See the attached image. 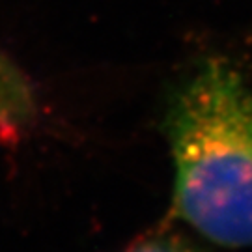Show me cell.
I'll return each mask as SVG.
<instances>
[{"mask_svg": "<svg viewBox=\"0 0 252 252\" xmlns=\"http://www.w3.org/2000/svg\"><path fill=\"white\" fill-rule=\"evenodd\" d=\"M164 131L176 217L219 247H252V75L204 60L174 92Z\"/></svg>", "mask_w": 252, "mask_h": 252, "instance_id": "cell-1", "label": "cell"}, {"mask_svg": "<svg viewBox=\"0 0 252 252\" xmlns=\"http://www.w3.org/2000/svg\"><path fill=\"white\" fill-rule=\"evenodd\" d=\"M39 101L32 81L0 51V142H17L36 122Z\"/></svg>", "mask_w": 252, "mask_h": 252, "instance_id": "cell-2", "label": "cell"}, {"mask_svg": "<svg viewBox=\"0 0 252 252\" xmlns=\"http://www.w3.org/2000/svg\"><path fill=\"white\" fill-rule=\"evenodd\" d=\"M126 252H198L192 245L174 232L157 230L140 237Z\"/></svg>", "mask_w": 252, "mask_h": 252, "instance_id": "cell-3", "label": "cell"}]
</instances>
